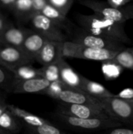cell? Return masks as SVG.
<instances>
[{
	"label": "cell",
	"instance_id": "6da1fadb",
	"mask_svg": "<svg viewBox=\"0 0 133 134\" xmlns=\"http://www.w3.org/2000/svg\"><path fill=\"white\" fill-rule=\"evenodd\" d=\"M77 20L82 29L90 34L115 40L123 44L131 42L125 32V24L113 21L96 13L92 15L80 14Z\"/></svg>",
	"mask_w": 133,
	"mask_h": 134
},
{
	"label": "cell",
	"instance_id": "7a4b0ae2",
	"mask_svg": "<svg viewBox=\"0 0 133 134\" xmlns=\"http://www.w3.org/2000/svg\"><path fill=\"white\" fill-rule=\"evenodd\" d=\"M107 115L123 126L133 129V104L131 101L113 97L100 101Z\"/></svg>",
	"mask_w": 133,
	"mask_h": 134
},
{
	"label": "cell",
	"instance_id": "3957f363",
	"mask_svg": "<svg viewBox=\"0 0 133 134\" xmlns=\"http://www.w3.org/2000/svg\"><path fill=\"white\" fill-rule=\"evenodd\" d=\"M56 118L68 127L81 130H106L111 128L123 126L122 123L112 119H79L56 113Z\"/></svg>",
	"mask_w": 133,
	"mask_h": 134
},
{
	"label": "cell",
	"instance_id": "277c9868",
	"mask_svg": "<svg viewBox=\"0 0 133 134\" xmlns=\"http://www.w3.org/2000/svg\"><path fill=\"white\" fill-rule=\"evenodd\" d=\"M56 113L79 119L110 118L102 106L90 104H69L60 103Z\"/></svg>",
	"mask_w": 133,
	"mask_h": 134
},
{
	"label": "cell",
	"instance_id": "5b68a950",
	"mask_svg": "<svg viewBox=\"0 0 133 134\" xmlns=\"http://www.w3.org/2000/svg\"><path fill=\"white\" fill-rule=\"evenodd\" d=\"M34 31L42 35L46 40L62 42L67 39L65 34L55 22L41 13H35L31 18Z\"/></svg>",
	"mask_w": 133,
	"mask_h": 134
},
{
	"label": "cell",
	"instance_id": "8992f818",
	"mask_svg": "<svg viewBox=\"0 0 133 134\" xmlns=\"http://www.w3.org/2000/svg\"><path fill=\"white\" fill-rule=\"evenodd\" d=\"M72 41L85 47L90 48H104L114 50H123L125 49V45L120 42L109 39L107 38L94 35L85 31L83 29L77 30L72 38Z\"/></svg>",
	"mask_w": 133,
	"mask_h": 134
},
{
	"label": "cell",
	"instance_id": "52a82bcc",
	"mask_svg": "<svg viewBox=\"0 0 133 134\" xmlns=\"http://www.w3.org/2000/svg\"><path fill=\"white\" fill-rule=\"evenodd\" d=\"M79 2L92 9L95 13L113 21L125 24L129 20L122 8H114L107 2L97 0H80Z\"/></svg>",
	"mask_w": 133,
	"mask_h": 134
},
{
	"label": "cell",
	"instance_id": "ba28073f",
	"mask_svg": "<svg viewBox=\"0 0 133 134\" xmlns=\"http://www.w3.org/2000/svg\"><path fill=\"white\" fill-rule=\"evenodd\" d=\"M34 60L26 54L21 48L2 46L0 47V64L13 71L16 68L30 64Z\"/></svg>",
	"mask_w": 133,
	"mask_h": 134
},
{
	"label": "cell",
	"instance_id": "9c48e42d",
	"mask_svg": "<svg viewBox=\"0 0 133 134\" xmlns=\"http://www.w3.org/2000/svg\"><path fill=\"white\" fill-rule=\"evenodd\" d=\"M57 100L60 103L69 104H90L102 106L100 101L92 97L82 90L66 87L58 96Z\"/></svg>",
	"mask_w": 133,
	"mask_h": 134
},
{
	"label": "cell",
	"instance_id": "30bf717a",
	"mask_svg": "<svg viewBox=\"0 0 133 134\" xmlns=\"http://www.w3.org/2000/svg\"><path fill=\"white\" fill-rule=\"evenodd\" d=\"M50 84L42 77L27 80H15L12 92L15 93H42Z\"/></svg>",
	"mask_w": 133,
	"mask_h": 134
},
{
	"label": "cell",
	"instance_id": "8fae6325",
	"mask_svg": "<svg viewBox=\"0 0 133 134\" xmlns=\"http://www.w3.org/2000/svg\"><path fill=\"white\" fill-rule=\"evenodd\" d=\"M60 42L46 40L40 52L37 55L35 60H37L42 66L48 65L59 60L62 58L60 55Z\"/></svg>",
	"mask_w": 133,
	"mask_h": 134
},
{
	"label": "cell",
	"instance_id": "7c38bea8",
	"mask_svg": "<svg viewBox=\"0 0 133 134\" xmlns=\"http://www.w3.org/2000/svg\"><path fill=\"white\" fill-rule=\"evenodd\" d=\"M30 31L15 27H6L0 34V43L5 46L20 48Z\"/></svg>",
	"mask_w": 133,
	"mask_h": 134
},
{
	"label": "cell",
	"instance_id": "4fadbf2b",
	"mask_svg": "<svg viewBox=\"0 0 133 134\" xmlns=\"http://www.w3.org/2000/svg\"><path fill=\"white\" fill-rule=\"evenodd\" d=\"M118 52L120 51L104 48H90L81 46L78 59L103 62L112 60Z\"/></svg>",
	"mask_w": 133,
	"mask_h": 134
},
{
	"label": "cell",
	"instance_id": "5bb4252c",
	"mask_svg": "<svg viewBox=\"0 0 133 134\" xmlns=\"http://www.w3.org/2000/svg\"><path fill=\"white\" fill-rule=\"evenodd\" d=\"M45 42L46 39L42 35L35 31H30L20 48L26 54L35 60L37 55Z\"/></svg>",
	"mask_w": 133,
	"mask_h": 134
},
{
	"label": "cell",
	"instance_id": "9a60e30c",
	"mask_svg": "<svg viewBox=\"0 0 133 134\" xmlns=\"http://www.w3.org/2000/svg\"><path fill=\"white\" fill-rule=\"evenodd\" d=\"M60 79L67 88L81 90L82 76L75 72L63 58L60 60Z\"/></svg>",
	"mask_w": 133,
	"mask_h": 134
},
{
	"label": "cell",
	"instance_id": "2e32d148",
	"mask_svg": "<svg viewBox=\"0 0 133 134\" xmlns=\"http://www.w3.org/2000/svg\"><path fill=\"white\" fill-rule=\"evenodd\" d=\"M81 90L87 94H89V96H91L92 97L96 98L99 101H101L105 98L114 96V94L102 84L89 80L83 76L82 79Z\"/></svg>",
	"mask_w": 133,
	"mask_h": 134
},
{
	"label": "cell",
	"instance_id": "e0dca14e",
	"mask_svg": "<svg viewBox=\"0 0 133 134\" xmlns=\"http://www.w3.org/2000/svg\"><path fill=\"white\" fill-rule=\"evenodd\" d=\"M8 109L12 112V114L18 119L22 121L27 126L29 127H35V126H40L43 124H45L49 122V121L35 115L34 114H31L24 109H21L18 107H16L14 105H7Z\"/></svg>",
	"mask_w": 133,
	"mask_h": 134
},
{
	"label": "cell",
	"instance_id": "ac0fdd59",
	"mask_svg": "<svg viewBox=\"0 0 133 134\" xmlns=\"http://www.w3.org/2000/svg\"><path fill=\"white\" fill-rule=\"evenodd\" d=\"M0 128L6 132L14 134L20 130L19 120L7 109L0 116Z\"/></svg>",
	"mask_w": 133,
	"mask_h": 134
},
{
	"label": "cell",
	"instance_id": "d6986e66",
	"mask_svg": "<svg viewBox=\"0 0 133 134\" xmlns=\"http://www.w3.org/2000/svg\"><path fill=\"white\" fill-rule=\"evenodd\" d=\"M40 13L49 19H50L51 20H53V22H55L60 27L66 28L67 23L68 22L66 16L50 4L47 3Z\"/></svg>",
	"mask_w": 133,
	"mask_h": 134
},
{
	"label": "cell",
	"instance_id": "ffe728a7",
	"mask_svg": "<svg viewBox=\"0 0 133 134\" xmlns=\"http://www.w3.org/2000/svg\"><path fill=\"white\" fill-rule=\"evenodd\" d=\"M81 45L72 41V40H64L60 42V55L62 58H79Z\"/></svg>",
	"mask_w": 133,
	"mask_h": 134
},
{
	"label": "cell",
	"instance_id": "44dd1931",
	"mask_svg": "<svg viewBox=\"0 0 133 134\" xmlns=\"http://www.w3.org/2000/svg\"><path fill=\"white\" fill-rule=\"evenodd\" d=\"M61 59L62 58H60L59 60L54 63L42 66V68L38 69L40 76L50 82L60 80V67Z\"/></svg>",
	"mask_w": 133,
	"mask_h": 134
},
{
	"label": "cell",
	"instance_id": "7402d4cb",
	"mask_svg": "<svg viewBox=\"0 0 133 134\" xmlns=\"http://www.w3.org/2000/svg\"><path fill=\"white\" fill-rule=\"evenodd\" d=\"M12 71L16 80H27L37 77H41L39 74V70L30 66L29 64L19 66L13 69Z\"/></svg>",
	"mask_w": 133,
	"mask_h": 134
},
{
	"label": "cell",
	"instance_id": "603a6c76",
	"mask_svg": "<svg viewBox=\"0 0 133 134\" xmlns=\"http://www.w3.org/2000/svg\"><path fill=\"white\" fill-rule=\"evenodd\" d=\"M13 10L19 17L24 19H31L35 13L31 0H16Z\"/></svg>",
	"mask_w": 133,
	"mask_h": 134
},
{
	"label": "cell",
	"instance_id": "cb8c5ba5",
	"mask_svg": "<svg viewBox=\"0 0 133 134\" xmlns=\"http://www.w3.org/2000/svg\"><path fill=\"white\" fill-rule=\"evenodd\" d=\"M112 60L120 65L122 68L133 71V55L129 49H124L118 53Z\"/></svg>",
	"mask_w": 133,
	"mask_h": 134
},
{
	"label": "cell",
	"instance_id": "d4e9b609",
	"mask_svg": "<svg viewBox=\"0 0 133 134\" xmlns=\"http://www.w3.org/2000/svg\"><path fill=\"white\" fill-rule=\"evenodd\" d=\"M103 73L107 79H117L122 73L123 68L114 63L112 60L103 61L102 65Z\"/></svg>",
	"mask_w": 133,
	"mask_h": 134
},
{
	"label": "cell",
	"instance_id": "484cf974",
	"mask_svg": "<svg viewBox=\"0 0 133 134\" xmlns=\"http://www.w3.org/2000/svg\"><path fill=\"white\" fill-rule=\"evenodd\" d=\"M16 79L12 71L0 64V87L12 91Z\"/></svg>",
	"mask_w": 133,
	"mask_h": 134
},
{
	"label": "cell",
	"instance_id": "4316f807",
	"mask_svg": "<svg viewBox=\"0 0 133 134\" xmlns=\"http://www.w3.org/2000/svg\"><path fill=\"white\" fill-rule=\"evenodd\" d=\"M32 134H67L60 128L56 126L50 122L43 124L40 126L29 127L27 126Z\"/></svg>",
	"mask_w": 133,
	"mask_h": 134
},
{
	"label": "cell",
	"instance_id": "83f0119b",
	"mask_svg": "<svg viewBox=\"0 0 133 134\" xmlns=\"http://www.w3.org/2000/svg\"><path fill=\"white\" fill-rule=\"evenodd\" d=\"M65 88H66V86L60 80H57V81H54V82H50L49 86L42 93L48 95L49 97L56 100L59 94Z\"/></svg>",
	"mask_w": 133,
	"mask_h": 134
},
{
	"label": "cell",
	"instance_id": "f1b7e54d",
	"mask_svg": "<svg viewBox=\"0 0 133 134\" xmlns=\"http://www.w3.org/2000/svg\"><path fill=\"white\" fill-rule=\"evenodd\" d=\"M73 1L74 0H48V3L66 16L72 5Z\"/></svg>",
	"mask_w": 133,
	"mask_h": 134
},
{
	"label": "cell",
	"instance_id": "f546056e",
	"mask_svg": "<svg viewBox=\"0 0 133 134\" xmlns=\"http://www.w3.org/2000/svg\"><path fill=\"white\" fill-rule=\"evenodd\" d=\"M103 134H133V129L130 127L118 126L106 130Z\"/></svg>",
	"mask_w": 133,
	"mask_h": 134
},
{
	"label": "cell",
	"instance_id": "4dcf8cb0",
	"mask_svg": "<svg viewBox=\"0 0 133 134\" xmlns=\"http://www.w3.org/2000/svg\"><path fill=\"white\" fill-rule=\"evenodd\" d=\"M114 97L126 100H133V89L132 88H126L122 90L118 94H114Z\"/></svg>",
	"mask_w": 133,
	"mask_h": 134
},
{
	"label": "cell",
	"instance_id": "1f68e13d",
	"mask_svg": "<svg viewBox=\"0 0 133 134\" xmlns=\"http://www.w3.org/2000/svg\"><path fill=\"white\" fill-rule=\"evenodd\" d=\"M132 0H107V2L114 8L122 9L129 3H130Z\"/></svg>",
	"mask_w": 133,
	"mask_h": 134
},
{
	"label": "cell",
	"instance_id": "d6a6232c",
	"mask_svg": "<svg viewBox=\"0 0 133 134\" xmlns=\"http://www.w3.org/2000/svg\"><path fill=\"white\" fill-rule=\"evenodd\" d=\"M34 13H40L48 3V0H31Z\"/></svg>",
	"mask_w": 133,
	"mask_h": 134
},
{
	"label": "cell",
	"instance_id": "836d02e7",
	"mask_svg": "<svg viewBox=\"0 0 133 134\" xmlns=\"http://www.w3.org/2000/svg\"><path fill=\"white\" fill-rule=\"evenodd\" d=\"M123 10L125 11L127 17L129 20H133V4H130L129 3L128 5H126L125 6H124Z\"/></svg>",
	"mask_w": 133,
	"mask_h": 134
},
{
	"label": "cell",
	"instance_id": "e575fe53",
	"mask_svg": "<svg viewBox=\"0 0 133 134\" xmlns=\"http://www.w3.org/2000/svg\"><path fill=\"white\" fill-rule=\"evenodd\" d=\"M16 1V0H0V3L2 5H5V7H8V8L13 9Z\"/></svg>",
	"mask_w": 133,
	"mask_h": 134
},
{
	"label": "cell",
	"instance_id": "d590c367",
	"mask_svg": "<svg viewBox=\"0 0 133 134\" xmlns=\"http://www.w3.org/2000/svg\"><path fill=\"white\" fill-rule=\"evenodd\" d=\"M6 27H7V25L5 24L4 20L0 16V34L5 30V28Z\"/></svg>",
	"mask_w": 133,
	"mask_h": 134
},
{
	"label": "cell",
	"instance_id": "8d00e7d4",
	"mask_svg": "<svg viewBox=\"0 0 133 134\" xmlns=\"http://www.w3.org/2000/svg\"><path fill=\"white\" fill-rule=\"evenodd\" d=\"M8 104H4V103H0V116H1V115L5 111V110H7L8 109V106H7Z\"/></svg>",
	"mask_w": 133,
	"mask_h": 134
},
{
	"label": "cell",
	"instance_id": "74e56055",
	"mask_svg": "<svg viewBox=\"0 0 133 134\" xmlns=\"http://www.w3.org/2000/svg\"><path fill=\"white\" fill-rule=\"evenodd\" d=\"M0 134H12V133H9V132H6V131H5V130H2V129L0 128Z\"/></svg>",
	"mask_w": 133,
	"mask_h": 134
},
{
	"label": "cell",
	"instance_id": "f35d334b",
	"mask_svg": "<svg viewBox=\"0 0 133 134\" xmlns=\"http://www.w3.org/2000/svg\"><path fill=\"white\" fill-rule=\"evenodd\" d=\"M129 51H130V52L132 53V54L133 55V46L132 47V48H129Z\"/></svg>",
	"mask_w": 133,
	"mask_h": 134
},
{
	"label": "cell",
	"instance_id": "ab89813d",
	"mask_svg": "<svg viewBox=\"0 0 133 134\" xmlns=\"http://www.w3.org/2000/svg\"><path fill=\"white\" fill-rule=\"evenodd\" d=\"M129 101H131V102H132V104H133V100H129Z\"/></svg>",
	"mask_w": 133,
	"mask_h": 134
},
{
	"label": "cell",
	"instance_id": "60d3db41",
	"mask_svg": "<svg viewBox=\"0 0 133 134\" xmlns=\"http://www.w3.org/2000/svg\"><path fill=\"white\" fill-rule=\"evenodd\" d=\"M2 46V44H1V43H0V47H1V46Z\"/></svg>",
	"mask_w": 133,
	"mask_h": 134
},
{
	"label": "cell",
	"instance_id": "b9f144b4",
	"mask_svg": "<svg viewBox=\"0 0 133 134\" xmlns=\"http://www.w3.org/2000/svg\"><path fill=\"white\" fill-rule=\"evenodd\" d=\"M0 16H1V14H0Z\"/></svg>",
	"mask_w": 133,
	"mask_h": 134
}]
</instances>
